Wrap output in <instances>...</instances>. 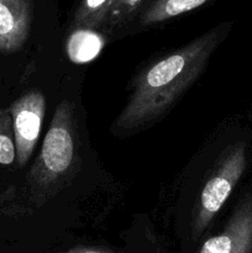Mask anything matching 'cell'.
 I'll use <instances>...</instances> for the list:
<instances>
[{
    "label": "cell",
    "instance_id": "cell-2",
    "mask_svg": "<svg viewBox=\"0 0 252 253\" xmlns=\"http://www.w3.org/2000/svg\"><path fill=\"white\" fill-rule=\"evenodd\" d=\"M74 158L73 106L71 101L63 100L54 110L39 160L31 172V180L35 184L47 187L58 182L71 170Z\"/></svg>",
    "mask_w": 252,
    "mask_h": 253
},
{
    "label": "cell",
    "instance_id": "cell-4",
    "mask_svg": "<svg viewBox=\"0 0 252 253\" xmlns=\"http://www.w3.org/2000/svg\"><path fill=\"white\" fill-rule=\"evenodd\" d=\"M46 110V99L40 91L32 90L17 99L9 108L12 120L15 151L19 167L26 165L40 137Z\"/></svg>",
    "mask_w": 252,
    "mask_h": 253
},
{
    "label": "cell",
    "instance_id": "cell-12",
    "mask_svg": "<svg viewBox=\"0 0 252 253\" xmlns=\"http://www.w3.org/2000/svg\"><path fill=\"white\" fill-rule=\"evenodd\" d=\"M51 253H116L110 251L108 249H101V247H91V246H74L68 250H63V251H56Z\"/></svg>",
    "mask_w": 252,
    "mask_h": 253
},
{
    "label": "cell",
    "instance_id": "cell-7",
    "mask_svg": "<svg viewBox=\"0 0 252 253\" xmlns=\"http://www.w3.org/2000/svg\"><path fill=\"white\" fill-rule=\"evenodd\" d=\"M211 0H151L138 14L141 26H152L187 14Z\"/></svg>",
    "mask_w": 252,
    "mask_h": 253
},
{
    "label": "cell",
    "instance_id": "cell-8",
    "mask_svg": "<svg viewBox=\"0 0 252 253\" xmlns=\"http://www.w3.org/2000/svg\"><path fill=\"white\" fill-rule=\"evenodd\" d=\"M105 39L96 30L73 29L67 41V54L74 63L90 62L100 53Z\"/></svg>",
    "mask_w": 252,
    "mask_h": 253
},
{
    "label": "cell",
    "instance_id": "cell-10",
    "mask_svg": "<svg viewBox=\"0 0 252 253\" xmlns=\"http://www.w3.org/2000/svg\"><path fill=\"white\" fill-rule=\"evenodd\" d=\"M151 0H115L101 29L113 32L138 16Z\"/></svg>",
    "mask_w": 252,
    "mask_h": 253
},
{
    "label": "cell",
    "instance_id": "cell-3",
    "mask_svg": "<svg viewBox=\"0 0 252 253\" xmlns=\"http://www.w3.org/2000/svg\"><path fill=\"white\" fill-rule=\"evenodd\" d=\"M249 162V145L239 141L227 150L216 170L205 183L199 198L197 214L192 225V237L198 240L208 229L211 220L229 199L241 179Z\"/></svg>",
    "mask_w": 252,
    "mask_h": 253
},
{
    "label": "cell",
    "instance_id": "cell-1",
    "mask_svg": "<svg viewBox=\"0 0 252 253\" xmlns=\"http://www.w3.org/2000/svg\"><path fill=\"white\" fill-rule=\"evenodd\" d=\"M232 22H224L155 62L138 77L127 104L114 123L119 132L133 131L160 119L195 83Z\"/></svg>",
    "mask_w": 252,
    "mask_h": 253
},
{
    "label": "cell",
    "instance_id": "cell-5",
    "mask_svg": "<svg viewBox=\"0 0 252 253\" xmlns=\"http://www.w3.org/2000/svg\"><path fill=\"white\" fill-rule=\"evenodd\" d=\"M198 253H252V192L240 200L225 229L205 240Z\"/></svg>",
    "mask_w": 252,
    "mask_h": 253
},
{
    "label": "cell",
    "instance_id": "cell-9",
    "mask_svg": "<svg viewBox=\"0 0 252 253\" xmlns=\"http://www.w3.org/2000/svg\"><path fill=\"white\" fill-rule=\"evenodd\" d=\"M115 0H81L73 15V29H101Z\"/></svg>",
    "mask_w": 252,
    "mask_h": 253
},
{
    "label": "cell",
    "instance_id": "cell-11",
    "mask_svg": "<svg viewBox=\"0 0 252 253\" xmlns=\"http://www.w3.org/2000/svg\"><path fill=\"white\" fill-rule=\"evenodd\" d=\"M16 160L12 120L9 111L0 108V165L9 166Z\"/></svg>",
    "mask_w": 252,
    "mask_h": 253
},
{
    "label": "cell",
    "instance_id": "cell-6",
    "mask_svg": "<svg viewBox=\"0 0 252 253\" xmlns=\"http://www.w3.org/2000/svg\"><path fill=\"white\" fill-rule=\"evenodd\" d=\"M37 0H0V52L22 48L31 32Z\"/></svg>",
    "mask_w": 252,
    "mask_h": 253
}]
</instances>
